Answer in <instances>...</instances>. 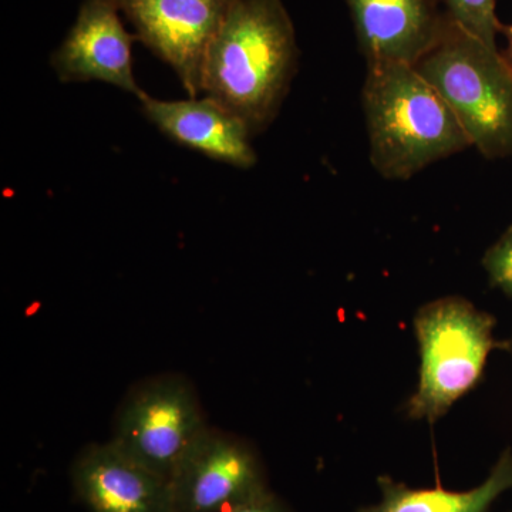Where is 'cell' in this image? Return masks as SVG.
I'll return each instance as SVG.
<instances>
[{
	"instance_id": "1",
	"label": "cell",
	"mask_w": 512,
	"mask_h": 512,
	"mask_svg": "<svg viewBox=\"0 0 512 512\" xmlns=\"http://www.w3.org/2000/svg\"><path fill=\"white\" fill-rule=\"evenodd\" d=\"M298 57L295 26L282 0H237L208 50L201 94L258 136L278 117Z\"/></svg>"
},
{
	"instance_id": "2",
	"label": "cell",
	"mask_w": 512,
	"mask_h": 512,
	"mask_svg": "<svg viewBox=\"0 0 512 512\" xmlns=\"http://www.w3.org/2000/svg\"><path fill=\"white\" fill-rule=\"evenodd\" d=\"M362 109L370 164L384 180H410L471 147L456 114L414 66L367 64Z\"/></svg>"
},
{
	"instance_id": "3",
	"label": "cell",
	"mask_w": 512,
	"mask_h": 512,
	"mask_svg": "<svg viewBox=\"0 0 512 512\" xmlns=\"http://www.w3.org/2000/svg\"><path fill=\"white\" fill-rule=\"evenodd\" d=\"M414 67L456 114L471 147L487 160H512V67L498 47L448 19Z\"/></svg>"
},
{
	"instance_id": "4",
	"label": "cell",
	"mask_w": 512,
	"mask_h": 512,
	"mask_svg": "<svg viewBox=\"0 0 512 512\" xmlns=\"http://www.w3.org/2000/svg\"><path fill=\"white\" fill-rule=\"evenodd\" d=\"M494 319L457 296L437 299L416 316L420 380L407 403L412 419H440L473 389L494 348Z\"/></svg>"
},
{
	"instance_id": "5",
	"label": "cell",
	"mask_w": 512,
	"mask_h": 512,
	"mask_svg": "<svg viewBox=\"0 0 512 512\" xmlns=\"http://www.w3.org/2000/svg\"><path fill=\"white\" fill-rule=\"evenodd\" d=\"M207 426L190 380L161 375L144 380L127 394L114 419L110 441L170 481L185 450Z\"/></svg>"
},
{
	"instance_id": "6",
	"label": "cell",
	"mask_w": 512,
	"mask_h": 512,
	"mask_svg": "<svg viewBox=\"0 0 512 512\" xmlns=\"http://www.w3.org/2000/svg\"><path fill=\"white\" fill-rule=\"evenodd\" d=\"M170 487L174 512H227L269 491L254 448L211 426L185 450Z\"/></svg>"
},
{
	"instance_id": "7",
	"label": "cell",
	"mask_w": 512,
	"mask_h": 512,
	"mask_svg": "<svg viewBox=\"0 0 512 512\" xmlns=\"http://www.w3.org/2000/svg\"><path fill=\"white\" fill-rule=\"evenodd\" d=\"M237 0H116L137 40L177 74L188 96L201 94L208 50Z\"/></svg>"
},
{
	"instance_id": "8",
	"label": "cell",
	"mask_w": 512,
	"mask_h": 512,
	"mask_svg": "<svg viewBox=\"0 0 512 512\" xmlns=\"http://www.w3.org/2000/svg\"><path fill=\"white\" fill-rule=\"evenodd\" d=\"M116 0H83L72 29L53 52L60 82H103L144 96L133 72V43Z\"/></svg>"
},
{
	"instance_id": "9",
	"label": "cell",
	"mask_w": 512,
	"mask_h": 512,
	"mask_svg": "<svg viewBox=\"0 0 512 512\" xmlns=\"http://www.w3.org/2000/svg\"><path fill=\"white\" fill-rule=\"evenodd\" d=\"M367 64L416 66L447 25L437 0H345Z\"/></svg>"
},
{
	"instance_id": "10",
	"label": "cell",
	"mask_w": 512,
	"mask_h": 512,
	"mask_svg": "<svg viewBox=\"0 0 512 512\" xmlns=\"http://www.w3.org/2000/svg\"><path fill=\"white\" fill-rule=\"evenodd\" d=\"M72 481L90 512H174L170 481L110 440L84 448L74 460Z\"/></svg>"
},
{
	"instance_id": "11",
	"label": "cell",
	"mask_w": 512,
	"mask_h": 512,
	"mask_svg": "<svg viewBox=\"0 0 512 512\" xmlns=\"http://www.w3.org/2000/svg\"><path fill=\"white\" fill-rule=\"evenodd\" d=\"M140 103L144 116L180 146L241 170L258 161L244 121L210 97L167 101L144 94Z\"/></svg>"
},
{
	"instance_id": "12",
	"label": "cell",
	"mask_w": 512,
	"mask_h": 512,
	"mask_svg": "<svg viewBox=\"0 0 512 512\" xmlns=\"http://www.w3.org/2000/svg\"><path fill=\"white\" fill-rule=\"evenodd\" d=\"M379 484L382 501L360 512H487L504 491L512 488V453L505 451L487 480L466 493H451L440 487L413 490L389 477H380Z\"/></svg>"
},
{
	"instance_id": "13",
	"label": "cell",
	"mask_w": 512,
	"mask_h": 512,
	"mask_svg": "<svg viewBox=\"0 0 512 512\" xmlns=\"http://www.w3.org/2000/svg\"><path fill=\"white\" fill-rule=\"evenodd\" d=\"M446 15L458 28L477 37L485 45L497 47V35L504 32L495 13V0H441Z\"/></svg>"
},
{
	"instance_id": "14",
	"label": "cell",
	"mask_w": 512,
	"mask_h": 512,
	"mask_svg": "<svg viewBox=\"0 0 512 512\" xmlns=\"http://www.w3.org/2000/svg\"><path fill=\"white\" fill-rule=\"evenodd\" d=\"M483 265L491 284L512 298V227L485 252Z\"/></svg>"
},
{
	"instance_id": "15",
	"label": "cell",
	"mask_w": 512,
	"mask_h": 512,
	"mask_svg": "<svg viewBox=\"0 0 512 512\" xmlns=\"http://www.w3.org/2000/svg\"><path fill=\"white\" fill-rule=\"evenodd\" d=\"M227 512H291L276 495L271 491H266L265 494L259 495L254 500L247 501V503L238 505Z\"/></svg>"
},
{
	"instance_id": "16",
	"label": "cell",
	"mask_w": 512,
	"mask_h": 512,
	"mask_svg": "<svg viewBox=\"0 0 512 512\" xmlns=\"http://www.w3.org/2000/svg\"><path fill=\"white\" fill-rule=\"evenodd\" d=\"M505 35H507L508 47L507 52L504 53L505 59L508 60L510 66L512 67V26L504 30Z\"/></svg>"
}]
</instances>
